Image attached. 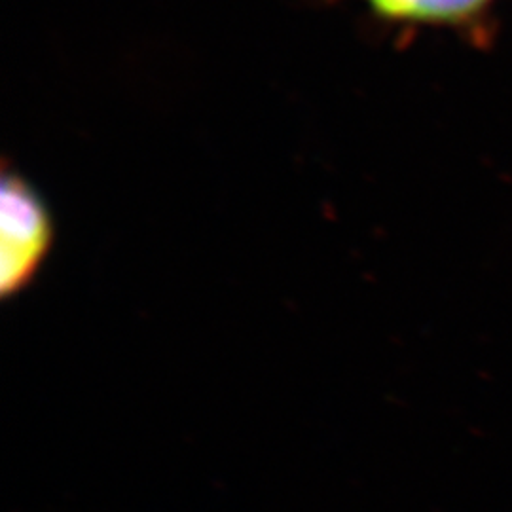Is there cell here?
Here are the masks:
<instances>
[{"label": "cell", "mask_w": 512, "mask_h": 512, "mask_svg": "<svg viewBox=\"0 0 512 512\" xmlns=\"http://www.w3.org/2000/svg\"><path fill=\"white\" fill-rule=\"evenodd\" d=\"M0 291L8 298L37 275L54 243V222L37 192L8 169L2 175Z\"/></svg>", "instance_id": "obj_1"}, {"label": "cell", "mask_w": 512, "mask_h": 512, "mask_svg": "<svg viewBox=\"0 0 512 512\" xmlns=\"http://www.w3.org/2000/svg\"><path fill=\"white\" fill-rule=\"evenodd\" d=\"M378 16L397 23L459 25L484 14L494 0H363Z\"/></svg>", "instance_id": "obj_2"}]
</instances>
